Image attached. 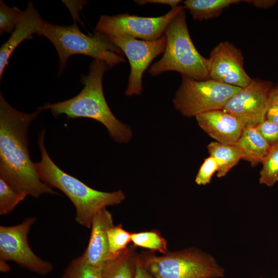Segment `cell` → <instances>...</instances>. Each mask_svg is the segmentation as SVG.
<instances>
[{
    "instance_id": "cell-1",
    "label": "cell",
    "mask_w": 278,
    "mask_h": 278,
    "mask_svg": "<svg viewBox=\"0 0 278 278\" xmlns=\"http://www.w3.org/2000/svg\"><path fill=\"white\" fill-rule=\"evenodd\" d=\"M40 112H20L0 94V178L16 190L36 198L57 194L41 179L28 149V128Z\"/></svg>"
},
{
    "instance_id": "cell-2",
    "label": "cell",
    "mask_w": 278,
    "mask_h": 278,
    "mask_svg": "<svg viewBox=\"0 0 278 278\" xmlns=\"http://www.w3.org/2000/svg\"><path fill=\"white\" fill-rule=\"evenodd\" d=\"M109 67L103 61L94 60L88 74L81 76L80 81L84 87L78 95L64 101L48 103L38 110H49L55 117L65 114L71 118L94 119L105 126L114 141L128 142L132 135L130 128L115 117L103 94L102 78Z\"/></svg>"
},
{
    "instance_id": "cell-3",
    "label": "cell",
    "mask_w": 278,
    "mask_h": 278,
    "mask_svg": "<svg viewBox=\"0 0 278 278\" xmlns=\"http://www.w3.org/2000/svg\"><path fill=\"white\" fill-rule=\"evenodd\" d=\"M45 131L39 135L38 144L41 160L34 163L43 181L62 192L74 204L75 220L90 229L95 215L109 206L120 204L125 199L121 190L105 192L93 189L60 169L50 158L44 145Z\"/></svg>"
},
{
    "instance_id": "cell-4",
    "label": "cell",
    "mask_w": 278,
    "mask_h": 278,
    "mask_svg": "<svg viewBox=\"0 0 278 278\" xmlns=\"http://www.w3.org/2000/svg\"><path fill=\"white\" fill-rule=\"evenodd\" d=\"M37 35L47 38L55 46L59 58V74L64 70L68 58L74 55L91 57L113 67L125 59L122 51L109 37L99 32L89 36L82 33L74 24L61 26L44 21Z\"/></svg>"
},
{
    "instance_id": "cell-5",
    "label": "cell",
    "mask_w": 278,
    "mask_h": 278,
    "mask_svg": "<svg viewBox=\"0 0 278 278\" xmlns=\"http://www.w3.org/2000/svg\"><path fill=\"white\" fill-rule=\"evenodd\" d=\"M184 8L169 23L165 32L166 45L162 57L148 71L153 76L176 71L197 80L210 79L208 60L196 48L190 37Z\"/></svg>"
},
{
    "instance_id": "cell-6",
    "label": "cell",
    "mask_w": 278,
    "mask_h": 278,
    "mask_svg": "<svg viewBox=\"0 0 278 278\" xmlns=\"http://www.w3.org/2000/svg\"><path fill=\"white\" fill-rule=\"evenodd\" d=\"M139 256L155 278H221L223 268L211 254L196 248L168 252L157 256L143 252Z\"/></svg>"
},
{
    "instance_id": "cell-7",
    "label": "cell",
    "mask_w": 278,
    "mask_h": 278,
    "mask_svg": "<svg viewBox=\"0 0 278 278\" xmlns=\"http://www.w3.org/2000/svg\"><path fill=\"white\" fill-rule=\"evenodd\" d=\"M242 88L211 79L197 80L182 76L173 99L175 108L187 117L222 109L227 101Z\"/></svg>"
},
{
    "instance_id": "cell-8",
    "label": "cell",
    "mask_w": 278,
    "mask_h": 278,
    "mask_svg": "<svg viewBox=\"0 0 278 278\" xmlns=\"http://www.w3.org/2000/svg\"><path fill=\"white\" fill-rule=\"evenodd\" d=\"M183 8L178 6L158 17H142L128 13L102 15L95 29L108 37L127 35L145 41L156 40L165 34L169 23Z\"/></svg>"
},
{
    "instance_id": "cell-9",
    "label": "cell",
    "mask_w": 278,
    "mask_h": 278,
    "mask_svg": "<svg viewBox=\"0 0 278 278\" xmlns=\"http://www.w3.org/2000/svg\"><path fill=\"white\" fill-rule=\"evenodd\" d=\"M36 220L35 217H29L17 225H1L0 259L14 262L31 272L46 275L53 271V265L34 254L28 241L29 232Z\"/></svg>"
},
{
    "instance_id": "cell-10",
    "label": "cell",
    "mask_w": 278,
    "mask_h": 278,
    "mask_svg": "<svg viewBox=\"0 0 278 278\" xmlns=\"http://www.w3.org/2000/svg\"><path fill=\"white\" fill-rule=\"evenodd\" d=\"M127 57L130 74L125 93L127 96L141 94L143 90L142 77L151 62L164 53L166 45L164 34L158 40H137L127 35L108 37Z\"/></svg>"
},
{
    "instance_id": "cell-11",
    "label": "cell",
    "mask_w": 278,
    "mask_h": 278,
    "mask_svg": "<svg viewBox=\"0 0 278 278\" xmlns=\"http://www.w3.org/2000/svg\"><path fill=\"white\" fill-rule=\"evenodd\" d=\"M273 88L269 81L253 79L232 96L222 109L234 116L245 127H255L266 119Z\"/></svg>"
},
{
    "instance_id": "cell-12",
    "label": "cell",
    "mask_w": 278,
    "mask_h": 278,
    "mask_svg": "<svg viewBox=\"0 0 278 278\" xmlns=\"http://www.w3.org/2000/svg\"><path fill=\"white\" fill-rule=\"evenodd\" d=\"M208 60L210 79L240 88L252 80L245 70L241 50L228 41L215 46Z\"/></svg>"
},
{
    "instance_id": "cell-13",
    "label": "cell",
    "mask_w": 278,
    "mask_h": 278,
    "mask_svg": "<svg viewBox=\"0 0 278 278\" xmlns=\"http://www.w3.org/2000/svg\"><path fill=\"white\" fill-rule=\"evenodd\" d=\"M113 225L112 215L106 208L95 215L92 222L88 245L80 256L85 263L103 268L113 259L109 251L108 232Z\"/></svg>"
},
{
    "instance_id": "cell-14",
    "label": "cell",
    "mask_w": 278,
    "mask_h": 278,
    "mask_svg": "<svg viewBox=\"0 0 278 278\" xmlns=\"http://www.w3.org/2000/svg\"><path fill=\"white\" fill-rule=\"evenodd\" d=\"M195 117L199 127L221 144L234 145L245 128L238 119L223 109L201 113Z\"/></svg>"
},
{
    "instance_id": "cell-15",
    "label": "cell",
    "mask_w": 278,
    "mask_h": 278,
    "mask_svg": "<svg viewBox=\"0 0 278 278\" xmlns=\"http://www.w3.org/2000/svg\"><path fill=\"white\" fill-rule=\"evenodd\" d=\"M44 21L40 16L32 2H29L23 15L14 28L9 39L0 48V77L15 49L24 40L38 34Z\"/></svg>"
},
{
    "instance_id": "cell-16",
    "label": "cell",
    "mask_w": 278,
    "mask_h": 278,
    "mask_svg": "<svg viewBox=\"0 0 278 278\" xmlns=\"http://www.w3.org/2000/svg\"><path fill=\"white\" fill-rule=\"evenodd\" d=\"M234 145L241 149L244 155L243 160L249 162L252 166L262 163L272 147L254 126L245 127Z\"/></svg>"
},
{
    "instance_id": "cell-17",
    "label": "cell",
    "mask_w": 278,
    "mask_h": 278,
    "mask_svg": "<svg viewBox=\"0 0 278 278\" xmlns=\"http://www.w3.org/2000/svg\"><path fill=\"white\" fill-rule=\"evenodd\" d=\"M137 256L135 247L128 246L102 268V278H134Z\"/></svg>"
},
{
    "instance_id": "cell-18",
    "label": "cell",
    "mask_w": 278,
    "mask_h": 278,
    "mask_svg": "<svg viewBox=\"0 0 278 278\" xmlns=\"http://www.w3.org/2000/svg\"><path fill=\"white\" fill-rule=\"evenodd\" d=\"M207 148L210 156L217 162L218 178L226 176L244 157L241 149L235 145L221 144L215 141L210 143Z\"/></svg>"
},
{
    "instance_id": "cell-19",
    "label": "cell",
    "mask_w": 278,
    "mask_h": 278,
    "mask_svg": "<svg viewBox=\"0 0 278 278\" xmlns=\"http://www.w3.org/2000/svg\"><path fill=\"white\" fill-rule=\"evenodd\" d=\"M239 0H186L183 1L184 9L189 10L193 19L200 21L215 18L223 10Z\"/></svg>"
},
{
    "instance_id": "cell-20",
    "label": "cell",
    "mask_w": 278,
    "mask_h": 278,
    "mask_svg": "<svg viewBox=\"0 0 278 278\" xmlns=\"http://www.w3.org/2000/svg\"><path fill=\"white\" fill-rule=\"evenodd\" d=\"M131 242L134 246L158 251L164 254L168 252L167 240L157 230L132 233Z\"/></svg>"
},
{
    "instance_id": "cell-21",
    "label": "cell",
    "mask_w": 278,
    "mask_h": 278,
    "mask_svg": "<svg viewBox=\"0 0 278 278\" xmlns=\"http://www.w3.org/2000/svg\"><path fill=\"white\" fill-rule=\"evenodd\" d=\"M102 268L86 264L80 256L68 264L61 278H102Z\"/></svg>"
},
{
    "instance_id": "cell-22",
    "label": "cell",
    "mask_w": 278,
    "mask_h": 278,
    "mask_svg": "<svg viewBox=\"0 0 278 278\" xmlns=\"http://www.w3.org/2000/svg\"><path fill=\"white\" fill-rule=\"evenodd\" d=\"M262 164L259 182L272 187L278 182V145L271 147Z\"/></svg>"
},
{
    "instance_id": "cell-23",
    "label": "cell",
    "mask_w": 278,
    "mask_h": 278,
    "mask_svg": "<svg viewBox=\"0 0 278 278\" xmlns=\"http://www.w3.org/2000/svg\"><path fill=\"white\" fill-rule=\"evenodd\" d=\"M27 195L15 189L3 179L0 178V215L11 212Z\"/></svg>"
},
{
    "instance_id": "cell-24",
    "label": "cell",
    "mask_w": 278,
    "mask_h": 278,
    "mask_svg": "<svg viewBox=\"0 0 278 278\" xmlns=\"http://www.w3.org/2000/svg\"><path fill=\"white\" fill-rule=\"evenodd\" d=\"M132 233L123 229L121 224L112 226L108 232L109 251L112 259L125 250L131 242Z\"/></svg>"
},
{
    "instance_id": "cell-25",
    "label": "cell",
    "mask_w": 278,
    "mask_h": 278,
    "mask_svg": "<svg viewBox=\"0 0 278 278\" xmlns=\"http://www.w3.org/2000/svg\"><path fill=\"white\" fill-rule=\"evenodd\" d=\"M24 11L16 7H9L0 2V34L9 33L22 19Z\"/></svg>"
},
{
    "instance_id": "cell-26",
    "label": "cell",
    "mask_w": 278,
    "mask_h": 278,
    "mask_svg": "<svg viewBox=\"0 0 278 278\" xmlns=\"http://www.w3.org/2000/svg\"><path fill=\"white\" fill-rule=\"evenodd\" d=\"M217 170L218 165L214 158L210 156L205 159L197 174L195 182L199 185H207Z\"/></svg>"
},
{
    "instance_id": "cell-27",
    "label": "cell",
    "mask_w": 278,
    "mask_h": 278,
    "mask_svg": "<svg viewBox=\"0 0 278 278\" xmlns=\"http://www.w3.org/2000/svg\"><path fill=\"white\" fill-rule=\"evenodd\" d=\"M255 127L271 147L278 144V125L277 124L266 119Z\"/></svg>"
},
{
    "instance_id": "cell-28",
    "label": "cell",
    "mask_w": 278,
    "mask_h": 278,
    "mask_svg": "<svg viewBox=\"0 0 278 278\" xmlns=\"http://www.w3.org/2000/svg\"><path fill=\"white\" fill-rule=\"evenodd\" d=\"M134 278H155L144 266L139 254L136 260V268Z\"/></svg>"
},
{
    "instance_id": "cell-29",
    "label": "cell",
    "mask_w": 278,
    "mask_h": 278,
    "mask_svg": "<svg viewBox=\"0 0 278 278\" xmlns=\"http://www.w3.org/2000/svg\"><path fill=\"white\" fill-rule=\"evenodd\" d=\"M134 2L141 5L148 3L168 5L173 8L178 6V5L183 1L180 0H137Z\"/></svg>"
},
{
    "instance_id": "cell-30",
    "label": "cell",
    "mask_w": 278,
    "mask_h": 278,
    "mask_svg": "<svg viewBox=\"0 0 278 278\" xmlns=\"http://www.w3.org/2000/svg\"><path fill=\"white\" fill-rule=\"evenodd\" d=\"M244 2L251 4L257 8L268 9L273 6L277 1L275 0H247Z\"/></svg>"
},
{
    "instance_id": "cell-31",
    "label": "cell",
    "mask_w": 278,
    "mask_h": 278,
    "mask_svg": "<svg viewBox=\"0 0 278 278\" xmlns=\"http://www.w3.org/2000/svg\"><path fill=\"white\" fill-rule=\"evenodd\" d=\"M266 119L278 125V105L269 107L266 114Z\"/></svg>"
},
{
    "instance_id": "cell-32",
    "label": "cell",
    "mask_w": 278,
    "mask_h": 278,
    "mask_svg": "<svg viewBox=\"0 0 278 278\" xmlns=\"http://www.w3.org/2000/svg\"><path fill=\"white\" fill-rule=\"evenodd\" d=\"M276 105H278V85L273 88L269 98V107Z\"/></svg>"
},
{
    "instance_id": "cell-33",
    "label": "cell",
    "mask_w": 278,
    "mask_h": 278,
    "mask_svg": "<svg viewBox=\"0 0 278 278\" xmlns=\"http://www.w3.org/2000/svg\"><path fill=\"white\" fill-rule=\"evenodd\" d=\"M277 145H278V144H277Z\"/></svg>"
}]
</instances>
